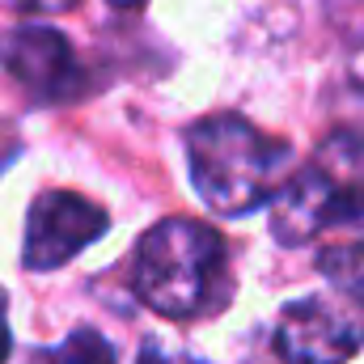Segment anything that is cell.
Instances as JSON below:
<instances>
[{
	"label": "cell",
	"mask_w": 364,
	"mask_h": 364,
	"mask_svg": "<svg viewBox=\"0 0 364 364\" xmlns=\"http://www.w3.org/2000/svg\"><path fill=\"white\" fill-rule=\"evenodd\" d=\"M106 229H110V216L93 199L77 191H43L26 216L21 263L30 272H55L73 263L97 237H106Z\"/></svg>",
	"instance_id": "8992f818"
},
{
	"label": "cell",
	"mask_w": 364,
	"mask_h": 364,
	"mask_svg": "<svg viewBox=\"0 0 364 364\" xmlns=\"http://www.w3.org/2000/svg\"><path fill=\"white\" fill-rule=\"evenodd\" d=\"M0 68L43 106H64L77 102L85 90V68L68 43V34L26 21L0 34Z\"/></svg>",
	"instance_id": "5b68a950"
},
{
	"label": "cell",
	"mask_w": 364,
	"mask_h": 364,
	"mask_svg": "<svg viewBox=\"0 0 364 364\" xmlns=\"http://www.w3.org/2000/svg\"><path fill=\"white\" fill-rule=\"evenodd\" d=\"M352 77H356V85L364 90V47L356 51V55H352Z\"/></svg>",
	"instance_id": "4fadbf2b"
},
{
	"label": "cell",
	"mask_w": 364,
	"mask_h": 364,
	"mask_svg": "<svg viewBox=\"0 0 364 364\" xmlns=\"http://www.w3.org/2000/svg\"><path fill=\"white\" fill-rule=\"evenodd\" d=\"M352 229L364 237V132H331L272 203V233L284 246H305L322 233Z\"/></svg>",
	"instance_id": "3957f363"
},
{
	"label": "cell",
	"mask_w": 364,
	"mask_h": 364,
	"mask_svg": "<svg viewBox=\"0 0 364 364\" xmlns=\"http://www.w3.org/2000/svg\"><path fill=\"white\" fill-rule=\"evenodd\" d=\"M364 348V309L339 292H318L284 305L275 356L284 364H348Z\"/></svg>",
	"instance_id": "277c9868"
},
{
	"label": "cell",
	"mask_w": 364,
	"mask_h": 364,
	"mask_svg": "<svg viewBox=\"0 0 364 364\" xmlns=\"http://www.w3.org/2000/svg\"><path fill=\"white\" fill-rule=\"evenodd\" d=\"M110 4H114V9H123V13H136V9H144L149 0H110Z\"/></svg>",
	"instance_id": "5bb4252c"
},
{
	"label": "cell",
	"mask_w": 364,
	"mask_h": 364,
	"mask_svg": "<svg viewBox=\"0 0 364 364\" xmlns=\"http://www.w3.org/2000/svg\"><path fill=\"white\" fill-rule=\"evenodd\" d=\"M30 364H119V352H114V343L102 335V331H93V326H77L64 343H55V348H38Z\"/></svg>",
	"instance_id": "ba28073f"
},
{
	"label": "cell",
	"mask_w": 364,
	"mask_h": 364,
	"mask_svg": "<svg viewBox=\"0 0 364 364\" xmlns=\"http://www.w3.org/2000/svg\"><path fill=\"white\" fill-rule=\"evenodd\" d=\"M136 364H203V360H195V356H186V352H174V348L149 339V343L140 348V360Z\"/></svg>",
	"instance_id": "30bf717a"
},
{
	"label": "cell",
	"mask_w": 364,
	"mask_h": 364,
	"mask_svg": "<svg viewBox=\"0 0 364 364\" xmlns=\"http://www.w3.org/2000/svg\"><path fill=\"white\" fill-rule=\"evenodd\" d=\"M186 170L212 212L246 216L284 195L292 182V149L237 114H212L186 127Z\"/></svg>",
	"instance_id": "7a4b0ae2"
},
{
	"label": "cell",
	"mask_w": 364,
	"mask_h": 364,
	"mask_svg": "<svg viewBox=\"0 0 364 364\" xmlns=\"http://www.w3.org/2000/svg\"><path fill=\"white\" fill-rule=\"evenodd\" d=\"M9 296H4V288H0V364L9 360V352H13V335H9Z\"/></svg>",
	"instance_id": "7c38bea8"
},
{
	"label": "cell",
	"mask_w": 364,
	"mask_h": 364,
	"mask_svg": "<svg viewBox=\"0 0 364 364\" xmlns=\"http://www.w3.org/2000/svg\"><path fill=\"white\" fill-rule=\"evenodd\" d=\"M132 288L161 318L174 322L212 318L233 296L229 242L203 220L170 216L140 237L132 263Z\"/></svg>",
	"instance_id": "6da1fadb"
},
{
	"label": "cell",
	"mask_w": 364,
	"mask_h": 364,
	"mask_svg": "<svg viewBox=\"0 0 364 364\" xmlns=\"http://www.w3.org/2000/svg\"><path fill=\"white\" fill-rule=\"evenodd\" d=\"M77 0H0V9L21 13V17H47V13H68Z\"/></svg>",
	"instance_id": "9c48e42d"
},
{
	"label": "cell",
	"mask_w": 364,
	"mask_h": 364,
	"mask_svg": "<svg viewBox=\"0 0 364 364\" xmlns=\"http://www.w3.org/2000/svg\"><path fill=\"white\" fill-rule=\"evenodd\" d=\"M13 157H17V132H13V127L0 119V170H4Z\"/></svg>",
	"instance_id": "8fae6325"
},
{
	"label": "cell",
	"mask_w": 364,
	"mask_h": 364,
	"mask_svg": "<svg viewBox=\"0 0 364 364\" xmlns=\"http://www.w3.org/2000/svg\"><path fill=\"white\" fill-rule=\"evenodd\" d=\"M318 272L326 275L331 292L348 296L352 305L364 309V237L322 246V250H318Z\"/></svg>",
	"instance_id": "52a82bcc"
}]
</instances>
